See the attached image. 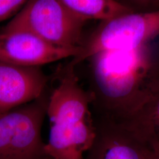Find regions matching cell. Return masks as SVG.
<instances>
[{
	"instance_id": "1",
	"label": "cell",
	"mask_w": 159,
	"mask_h": 159,
	"mask_svg": "<svg viewBox=\"0 0 159 159\" xmlns=\"http://www.w3.org/2000/svg\"><path fill=\"white\" fill-rule=\"evenodd\" d=\"M86 60L94 118L128 121L148 102L159 81V49L152 41L131 50L100 52Z\"/></svg>"
},
{
	"instance_id": "2",
	"label": "cell",
	"mask_w": 159,
	"mask_h": 159,
	"mask_svg": "<svg viewBox=\"0 0 159 159\" xmlns=\"http://www.w3.org/2000/svg\"><path fill=\"white\" fill-rule=\"evenodd\" d=\"M87 21L61 0H31L1 32H27L54 46L76 48L82 44Z\"/></svg>"
},
{
	"instance_id": "3",
	"label": "cell",
	"mask_w": 159,
	"mask_h": 159,
	"mask_svg": "<svg viewBox=\"0 0 159 159\" xmlns=\"http://www.w3.org/2000/svg\"><path fill=\"white\" fill-rule=\"evenodd\" d=\"M159 36V10L132 13L102 21L83 40L79 54L70 65L75 67L102 51L131 50L149 43Z\"/></svg>"
},
{
	"instance_id": "4",
	"label": "cell",
	"mask_w": 159,
	"mask_h": 159,
	"mask_svg": "<svg viewBox=\"0 0 159 159\" xmlns=\"http://www.w3.org/2000/svg\"><path fill=\"white\" fill-rule=\"evenodd\" d=\"M48 100L43 95L0 113V159H40L46 156L41 129Z\"/></svg>"
},
{
	"instance_id": "5",
	"label": "cell",
	"mask_w": 159,
	"mask_h": 159,
	"mask_svg": "<svg viewBox=\"0 0 159 159\" xmlns=\"http://www.w3.org/2000/svg\"><path fill=\"white\" fill-rule=\"evenodd\" d=\"M96 137L83 159H155L153 146L123 123L94 118Z\"/></svg>"
},
{
	"instance_id": "6",
	"label": "cell",
	"mask_w": 159,
	"mask_h": 159,
	"mask_svg": "<svg viewBox=\"0 0 159 159\" xmlns=\"http://www.w3.org/2000/svg\"><path fill=\"white\" fill-rule=\"evenodd\" d=\"M80 51V47L54 46L27 32H0V61L17 66L40 67L75 57Z\"/></svg>"
},
{
	"instance_id": "7",
	"label": "cell",
	"mask_w": 159,
	"mask_h": 159,
	"mask_svg": "<svg viewBox=\"0 0 159 159\" xmlns=\"http://www.w3.org/2000/svg\"><path fill=\"white\" fill-rule=\"evenodd\" d=\"M48 77L40 67H21L0 61V113L43 95Z\"/></svg>"
},
{
	"instance_id": "8",
	"label": "cell",
	"mask_w": 159,
	"mask_h": 159,
	"mask_svg": "<svg viewBox=\"0 0 159 159\" xmlns=\"http://www.w3.org/2000/svg\"><path fill=\"white\" fill-rule=\"evenodd\" d=\"M63 4L87 21H108L134 13L121 1L114 0H61Z\"/></svg>"
},
{
	"instance_id": "9",
	"label": "cell",
	"mask_w": 159,
	"mask_h": 159,
	"mask_svg": "<svg viewBox=\"0 0 159 159\" xmlns=\"http://www.w3.org/2000/svg\"><path fill=\"white\" fill-rule=\"evenodd\" d=\"M123 123L159 148V80L148 102L130 119Z\"/></svg>"
},
{
	"instance_id": "10",
	"label": "cell",
	"mask_w": 159,
	"mask_h": 159,
	"mask_svg": "<svg viewBox=\"0 0 159 159\" xmlns=\"http://www.w3.org/2000/svg\"><path fill=\"white\" fill-rule=\"evenodd\" d=\"M27 2L25 0H0V22L16 15Z\"/></svg>"
},
{
	"instance_id": "11",
	"label": "cell",
	"mask_w": 159,
	"mask_h": 159,
	"mask_svg": "<svg viewBox=\"0 0 159 159\" xmlns=\"http://www.w3.org/2000/svg\"><path fill=\"white\" fill-rule=\"evenodd\" d=\"M136 13H148L159 10V0H139L121 1Z\"/></svg>"
},
{
	"instance_id": "12",
	"label": "cell",
	"mask_w": 159,
	"mask_h": 159,
	"mask_svg": "<svg viewBox=\"0 0 159 159\" xmlns=\"http://www.w3.org/2000/svg\"><path fill=\"white\" fill-rule=\"evenodd\" d=\"M154 148H155V151H156V157H155V159H159V148L156 147L155 146H153Z\"/></svg>"
},
{
	"instance_id": "13",
	"label": "cell",
	"mask_w": 159,
	"mask_h": 159,
	"mask_svg": "<svg viewBox=\"0 0 159 159\" xmlns=\"http://www.w3.org/2000/svg\"><path fill=\"white\" fill-rule=\"evenodd\" d=\"M40 159H52L51 158H50V157H48V156H44V157H42V158H41Z\"/></svg>"
}]
</instances>
